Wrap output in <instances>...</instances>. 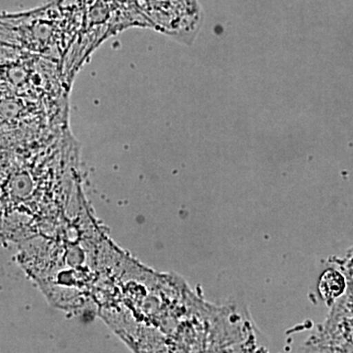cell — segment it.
Masks as SVG:
<instances>
[{"instance_id":"6da1fadb","label":"cell","mask_w":353,"mask_h":353,"mask_svg":"<svg viewBox=\"0 0 353 353\" xmlns=\"http://www.w3.org/2000/svg\"><path fill=\"white\" fill-rule=\"evenodd\" d=\"M345 280L340 272L328 270L325 272L320 281L319 289L325 301H334L345 292Z\"/></svg>"}]
</instances>
